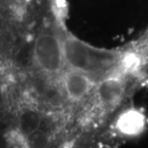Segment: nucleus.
<instances>
[{"label":"nucleus","instance_id":"f257e3e1","mask_svg":"<svg viewBox=\"0 0 148 148\" xmlns=\"http://www.w3.org/2000/svg\"><path fill=\"white\" fill-rule=\"evenodd\" d=\"M62 40L66 66L88 75L95 81L118 70L122 53L90 46L67 35Z\"/></svg>","mask_w":148,"mask_h":148},{"label":"nucleus","instance_id":"f03ea898","mask_svg":"<svg viewBox=\"0 0 148 148\" xmlns=\"http://www.w3.org/2000/svg\"><path fill=\"white\" fill-rule=\"evenodd\" d=\"M33 59L44 74L54 77L61 75L66 66L62 40L50 31H44L33 45Z\"/></svg>","mask_w":148,"mask_h":148},{"label":"nucleus","instance_id":"7ed1b4c3","mask_svg":"<svg viewBox=\"0 0 148 148\" xmlns=\"http://www.w3.org/2000/svg\"><path fill=\"white\" fill-rule=\"evenodd\" d=\"M127 75L117 70L98 81L95 94L98 105L106 110L114 109L123 99L127 90Z\"/></svg>","mask_w":148,"mask_h":148},{"label":"nucleus","instance_id":"20e7f679","mask_svg":"<svg viewBox=\"0 0 148 148\" xmlns=\"http://www.w3.org/2000/svg\"><path fill=\"white\" fill-rule=\"evenodd\" d=\"M61 85L67 100L79 102L84 101L95 90L96 82L86 74L68 69L61 74Z\"/></svg>","mask_w":148,"mask_h":148},{"label":"nucleus","instance_id":"39448f33","mask_svg":"<svg viewBox=\"0 0 148 148\" xmlns=\"http://www.w3.org/2000/svg\"><path fill=\"white\" fill-rule=\"evenodd\" d=\"M145 127L146 117L143 112L135 108L123 111L117 119V130L127 137H135L141 134Z\"/></svg>","mask_w":148,"mask_h":148},{"label":"nucleus","instance_id":"423d86ee","mask_svg":"<svg viewBox=\"0 0 148 148\" xmlns=\"http://www.w3.org/2000/svg\"><path fill=\"white\" fill-rule=\"evenodd\" d=\"M42 114L36 109L28 107L21 111L17 119V127L19 134L26 138L37 130L41 121Z\"/></svg>","mask_w":148,"mask_h":148},{"label":"nucleus","instance_id":"0eeeda50","mask_svg":"<svg viewBox=\"0 0 148 148\" xmlns=\"http://www.w3.org/2000/svg\"><path fill=\"white\" fill-rule=\"evenodd\" d=\"M64 118L62 115L57 114H49L42 115L41 121L39 128L46 132L49 137L54 135L62 127L64 123Z\"/></svg>","mask_w":148,"mask_h":148},{"label":"nucleus","instance_id":"6e6552de","mask_svg":"<svg viewBox=\"0 0 148 148\" xmlns=\"http://www.w3.org/2000/svg\"><path fill=\"white\" fill-rule=\"evenodd\" d=\"M50 138L46 132L38 128L25 138L27 148H46L50 142Z\"/></svg>","mask_w":148,"mask_h":148},{"label":"nucleus","instance_id":"1a4fd4ad","mask_svg":"<svg viewBox=\"0 0 148 148\" xmlns=\"http://www.w3.org/2000/svg\"><path fill=\"white\" fill-rule=\"evenodd\" d=\"M136 49L143 58L144 64H148V30L136 45Z\"/></svg>","mask_w":148,"mask_h":148}]
</instances>
